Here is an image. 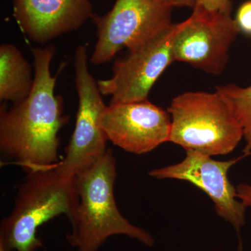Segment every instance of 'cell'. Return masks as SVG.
<instances>
[{"mask_svg": "<svg viewBox=\"0 0 251 251\" xmlns=\"http://www.w3.org/2000/svg\"><path fill=\"white\" fill-rule=\"evenodd\" d=\"M74 178L50 166L29 172L18 188L14 209L0 224V247L36 251L44 247L36 235L40 226L62 214L72 223L78 205Z\"/></svg>", "mask_w": 251, "mask_h": 251, "instance_id": "3957f363", "label": "cell"}, {"mask_svg": "<svg viewBox=\"0 0 251 251\" xmlns=\"http://www.w3.org/2000/svg\"><path fill=\"white\" fill-rule=\"evenodd\" d=\"M169 142L208 156L232 152L244 138L242 125L216 91L188 92L173 99Z\"/></svg>", "mask_w": 251, "mask_h": 251, "instance_id": "277c9868", "label": "cell"}, {"mask_svg": "<svg viewBox=\"0 0 251 251\" xmlns=\"http://www.w3.org/2000/svg\"><path fill=\"white\" fill-rule=\"evenodd\" d=\"M56 49L52 44L32 49L34 83L27 98L9 109L1 107L0 151L28 173L58 162L59 132L68 122L62 96L55 95L56 81L66 64L52 76Z\"/></svg>", "mask_w": 251, "mask_h": 251, "instance_id": "6da1fadb", "label": "cell"}, {"mask_svg": "<svg viewBox=\"0 0 251 251\" xmlns=\"http://www.w3.org/2000/svg\"><path fill=\"white\" fill-rule=\"evenodd\" d=\"M0 251H5L2 247H0Z\"/></svg>", "mask_w": 251, "mask_h": 251, "instance_id": "ac0fdd59", "label": "cell"}, {"mask_svg": "<svg viewBox=\"0 0 251 251\" xmlns=\"http://www.w3.org/2000/svg\"><path fill=\"white\" fill-rule=\"evenodd\" d=\"M100 126L114 145L128 152L143 154L169 142V112L148 100L110 104Z\"/></svg>", "mask_w": 251, "mask_h": 251, "instance_id": "30bf717a", "label": "cell"}, {"mask_svg": "<svg viewBox=\"0 0 251 251\" xmlns=\"http://www.w3.org/2000/svg\"><path fill=\"white\" fill-rule=\"evenodd\" d=\"M237 198L247 208L251 209V184H240L236 186Z\"/></svg>", "mask_w": 251, "mask_h": 251, "instance_id": "2e32d148", "label": "cell"}, {"mask_svg": "<svg viewBox=\"0 0 251 251\" xmlns=\"http://www.w3.org/2000/svg\"><path fill=\"white\" fill-rule=\"evenodd\" d=\"M116 178V159L111 149L75 175L78 205L67 239L77 251H99L108 238L121 234L148 247L154 244L151 234L130 224L119 211L114 194Z\"/></svg>", "mask_w": 251, "mask_h": 251, "instance_id": "7a4b0ae2", "label": "cell"}, {"mask_svg": "<svg viewBox=\"0 0 251 251\" xmlns=\"http://www.w3.org/2000/svg\"><path fill=\"white\" fill-rule=\"evenodd\" d=\"M196 5L214 11L232 9V1L231 0H197Z\"/></svg>", "mask_w": 251, "mask_h": 251, "instance_id": "9a60e30c", "label": "cell"}, {"mask_svg": "<svg viewBox=\"0 0 251 251\" xmlns=\"http://www.w3.org/2000/svg\"><path fill=\"white\" fill-rule=\"evenodd\" d=\"M193 9L191 16L181 23L175 39V61L219 75L227 65L229 48L241 31L232 9L214 11L199 5Z\"/></svg>", "mask_w": 251, "mask_h": 251, "instance_id": "52a82bcc", "label": "cell"}, {"mask_svg": "<svg viewBox=\"0 0 251 251\" xmlns=\"http://www.w3.org/2000/svg\"><path fill=\"white\" fill-rule=\"evenodd\" d=\"M241 158L217 161L211 156L186 151L176 164L156 168L149 173L156 179L186 181L202 190L214 204L216 214L228 222L239 235L246 224L247 208L237 198V188L229 181V169Z\"/></svg>", "mask_w": 251, "mask_h": 251, "instance_id": "9c48e42d", "label": "cell"}, {"mask_svg": "<svg viewBox=\"0 0 251 251\" xmlns=\"http://www.w3.org/2000/svg\"><path fill=\"white\" fill-rule=\"evenodd\" d=\"M173 7H195L197 0H164Z\"/></svg>", "mask_w": 251, "mask_h": 251, "instance_id": "e0dca14e", "label": "cell"}, {"mask_svg": "<svg viewBox=\"0 0 251 251\" xmlns=\"http://www.w3.org/2000/svg\"><path fill=\"white\" fill-rule=\"evenodd\" d=\"M223 96L234 115L242 125L245 147V155L251 153V85L241 87L235 84H228L216 87Z\"/></svg>", "mask_w": 251, "mask_h": 251, "instance_id": "4fadbf2b", "label": "cell"}, {"mask_svg": "<svg viewBox=\"0 0 251 251\" xmlns=\"http://www.w3.org/2000/svg\"><path fill=\"white\" fill-rule=\"evenodd\" d=\"M235 21L241 31L251 36V0L241 5L236 15Z\"/></svg>", "mask_w": 251, "mask_h": 251, "instance_id": "5bb4252c", "label": "cell"}, {"mask_svg": "<svg viewBox=\"0 0 251 251\" xmlns=\"http://www.w3.org/2000/svg\"><path fill=\"white\" fill-rule=\"evenodd\" d=\"M181 23L153 38L114 64L110 78L99 80L103 95L111 96L110 104L148 100L156 80L174 62V44Z\"/></svg>", "mask_w": 251, "mask_h": 251, "instance_id": "ba28073f", "label": "cell"}, {"mask_svg": "<svg viewBox=\"0 0 251 251\" xmlns=\"http://www.w3.org/2000/svg\"><path fill=\"white\" fill-rule=\"evenodd\" d=\"M34 83V69L16 46H0V100L18 104L27 98Z\"/></svg>", "mask_w": 251, "mask_h": 251, "instance_id": "7c38bea8", "label": "cell"}, {"mask_svg": "<svg viewBox=\"0 0 251 251\" xmlns=\"http://www.w3.org/2000/svg\"><path fill=\"white\" fill-rule=\"evenodd\" d=\"M14 17L29 40L45 45L92 18L90 0H13Z\"/></svg>", "mask_w": 251, "mask_h": 251, "instance_id": "8fae6325", "label": "cell"}, {"mask_svg": "<svg viewBox=\"0 0 251 251\" xmlns=\"http://www.w3.org/2000/svg\"><path fill=\"white\" fill-rule=\"evenodd\" d=\"M87 49L77 46L74 54V80L78 97L75 128L62 161L49 166L74 178L93 164L107 151L108 137L100 126L107 105L104 103L98 82L90 74Z\"/></svg>", "mask_w": 251, "mask_h": 251, "instance_id": "8992f818", "label": "cell"}, {"mask_svg": "<svg viewBox=\"0 0 251 251\" xmlns=\"http://www.w3.org/2000/svg\"><path fill=\"white\" fill-rule=\"evenodd\" d=\"M174 8L164 0H116L108 14H94L98 39L91 63L110 62L122 49L134 50L168 30Z\"/></svg>", "mask_w": 251, "mask_h": 251, "instance_id": "5b68a950", "label": "cell"}]
</instances>
